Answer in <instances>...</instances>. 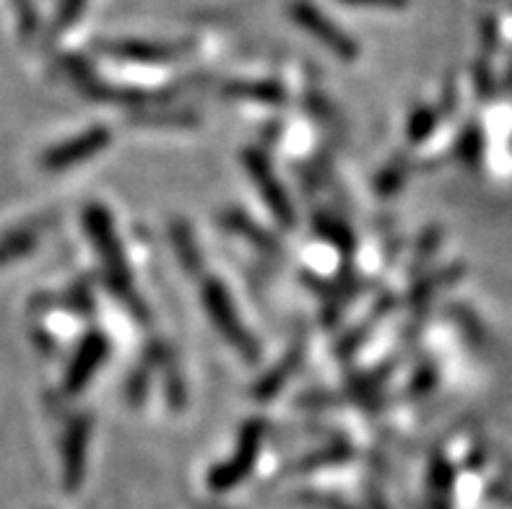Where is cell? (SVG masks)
Returning a JSON list of instances; mask_svg holds the SVG:
<instances>
[{
  "instance_id": "1",
  "label": "cell",
  "mask_w": 512,
  "mask_h": 509,
  "mask_svg": "<svg viewBox=\"0 0 512 509\" xmlns=\"http://www.w3.org/2000/svg\"><path fill=\"white\" fill-rule=\"evenodd\" d=\"M107 138H110V133H107L104 128H97V130H91V133H86V136H78L73 138V141L63 143V146H55V149L42 159V167L45 169L73 167V164L89 159L91 154H97L104 143H107Z\"/></svg>"
},
{
  "instance_id": "2",
  "label": "cell",
  "mask_w": 512,
  "mask_h": 509,
  "mask_svg": "<svg viewBox=\"0 0 512 509\" xmlns=\"http://www.w3.org/2000/svg\"><path fill=\"white\" fill-rule=\"evenodd\" d=\"M203 297H206L208 312L214 315L216 325H219V328L227 333L229 341H232L234 346H240L242 351L253 348V346H250V336H247L245 330H242V325L237 323V315H234L232 302H229V297L224 294V289H221L219 284H208L206 294H203Z\"/></svg>"
},
{
  "instance_id": "3",
  "label": "cell",
  "mask_w": 512,
  "mask_h": 509,
  "mask_svg": "<svg viewBox=\"0 0 512 509\" xmlns=\"http://www.w3.org/2000/svg\"><path fill=\"white\" fill-rule=\"evenodd\" d=\"M247 162H250V169H253L255 182H258L260 193H263V198H266L268 206H271L273 211H276V216H279L281 221H292V206L286 203V198H284V193H281L279 182L273 180L271 167H268V164L263 162L260 156H255V154L250 156Z\"/></svg>"
},
{
  "instance_id": "4",
  "label": "cell",
  "mask_w": 512,
  "mask_h": 509,
  "mask_svg": "<svg viewBox=\"0 0 512 509\" xmlns=\"http://www.w3.org/2000/svg\"><path fill=\"white\" fill-rule=\"evenodd\" d=\"M84 450H86V426H73L68 434V447H65V484L68 489H76L78 478L84 476Z\"/></svg>"
},
{
  "instance_id": "5",
  "label": "cell",
  "mask_w": 512,
  "mask_h": 509,
  "mask_svg": "<svg viewBox=\"0 0 512 509\" xmlns=\"http://www.w3.org/2000/svg\"><path fill=\"white\" fill-rule=\"evenodd\" d=\"M102 351H104V338H91L89 343L84 346V351L76 356V364L71 367V374H68V387H81L86 382V377L91 374V369L97 367V361L102 359Z\"/></svg>"
},
{
  "instance_id": "6",
  "label": "cell",
  "mask_w": 512,
  "mask_h": 509,
  "mask_svg": "<svg viewBox=\"0 0 512 509\" xmlns=\"http://www.w3.org/2000/svg\"><path fill=\"white\" fill-rule=\"evenodd\" d=\"M297 19L302 21V24H305V26H310L312 32L318 34V37L323 39V42H328V45H331L333 50L344 52V55H354V50H349V39H344V37H341V34L333 32L336 26H331V29H328V24H325V21H320L318 13L312 11V6H302V8H299Z\"/></svg>"
},
{
  "instance_id": "7",
  "label": "cell",
  "mask_w": 512,
  "mask_h": 509,
  "mask_svg": "<svg viewBox=\"0 0 512 509\" xmlns=\"http://www.w3.org/2000/svg\"><path fill=\"white\" fill-rule=\"evenodd\" d=\"M354 3H370V0H354ZM372 3H380V6H398L403 0H372Z\"/></svg>"
}]
</instances>
